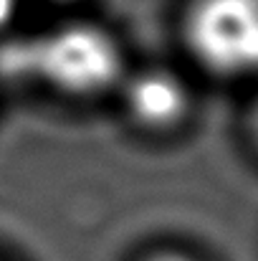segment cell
Returning a JSON list of instances; mask_svg holds the SVG:
<instances>
[{
	"label": "cell",
	"mask_w": 258,
	"mask_h": 261,
	"mask_svg": "<svg viewBox=\"0 0 258 261\" xmlns=\"http://www.w3.org/2000/svg\"><path fill=\"white\" fill-rule=\"evenodd\" d=\"M31 71L69 96H99L124 82L117 38L89 23L48 31L31 46Z\"/></svg>",
	"instance_id": "6da1fadb"
},
{
	"label": "cell",
	"mask_w": 258,
	"mask_h": 261,
	"mask_svg": "<svg viewBox=\"0 0 258 261\" xmlns=\"http://www.w3.org/2000/svg\"><path fill=\"white\" fill-rule=\"evenodd\" d=\"M182 36L190 56L213 76H258V0H190Z\"/></svg>",
	"instance_id": "7a4b0ae2"
},
{
	"label": "cell",
	"mask_w": 258,
	"mask_h": 261,
	"mask_svg": "<svg viewBox=\"0 0 258 261\" xmlns=\"http://www.w3.org/2000/svg\"><path fill=\"white\" fill-rule=\"evenodd\" d=\"M122 99L129 117L152 132H167L190 114V91L170 69H142L124 76Z\"/></svg>",
	"instance_id": "3957f363"
},
{
	"label": "cell",
	"mask_w": 258,
	"mask_h": 261,
	"mask_svg": "<svg viewBox=\"0 0 258 261\" xmlns=\"http://www.w3.org/2000/svg\"><path fill=\"white\" fill-rule=\"evenodd\" d=\"M18 10H20V0H0V33H5L15 23Z\"/></svg>",
	"instance_id": "277c9868"
},
{
	"label": "cell",
	"mask_w": 258,
	"mask_h": 261,
	"mask_svg": "<svg viewBox=\"0 0 258 261\" xmlns=\"http://www.w3.org/2000/svg\"><path fill=\"white\" fill-rule=\"evenodd\" d=\"M142 261H197V259L190 256V254H182V251H155V254H150L147 259Z\"/></svg>",
	"instance_id": "5b68a950"
},
{
	"label": "cell",
	"mask_w": 258,
	"mask_h": 261,
	"mask_svg": "<svg viewBox=\"0 0 258 261\" xmlns=\"http://www.w3.org/2000/svg\"><path fill=\"white\" fill-rule=\"evenodd\" d=\"M251 127H253V137H256V142H258V99H256V104H253V112H251Z\"/></svg>",
	"instance_id": "8992f818"
},
{
	"label": "cell",
	"mask_w": 258,
	"mask_h": 261,
	"mask_svg": "<svg viewBox=\"0 0 258 261\" xmlns=\"http://www.w3.org/2000/svg\"><path fill=\"white\" fill-rule=\"evenodd\" d=\"M61 3H69V0H61Z\"/></svg>",
	"instance_id": "52a82bcc"
}]
</instances>
